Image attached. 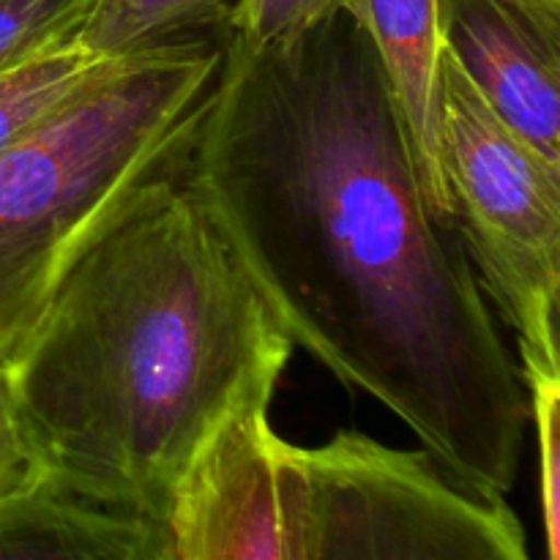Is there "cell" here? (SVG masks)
<instances>
[{"label": "cell", "mask_w": 560, "mask_h": 560, "mask_svg": "<svg viewBox=\"0 0 560 560\" xmlns=\"http://www.w3.org/2000/svg\"><path fill=\"white\" fill-rule=\"evenodd\" d=\"M113 60L96 58L77 42H66L0 71V151L63 107Z\"/></svg>", "instance_id": "cell-11"}, {"label": "cell", "mask_w": 560, "mask_h": 560, "mask_svg": "<svg viewBox=\"0 0 560 560\" xmlns=\"http://www.w3.org/2000/svg\"><path fill=\"white\" fill-rule=\"evenodd\" d=\"M238 0H96L74 42L96 58H124L184 38H228Z\"/></svg>", "instance_id": "cell-10"}, {"label": "cell", "mask_w": 560, "mask_h": 560, "mask_svg": "<svg viewBox=\"0 0 560 560\" xmlns=\"http://www.w3.org/2000/svg\"><path fill=\"white\" fill-rule=\"evenodd\" d=\"M293 457L306 560H534L506 498L468 490L424 452L337 432Z\"/></svg>", "instance_id": "cell-5"}, {"label": "cell", "mask_w": 560, "mask_h": 560, "mask_svg": "<svg viewBox=\"0 0 560 560\" xmlns=\"http://www.w3.org/2000/svg\"><path fill=\"white\" fill-rule=\"evenodd\" d=\"M0 560H180L167 514L47 476L0 501Z\"/></svg>", "instance_id": "cell-8"}, {"label": "cell", "mask_w": 560, "mask_h": 560, "mask_svg": "<svg viewBox=\"0 0 560 560\" xmlns=\"http://www.w3.org/2000/svg\"><path fill=\"white\" fill-rule=\"evenodd\" d=\"M348 0H238L230 42L268 47L288 42L345 9Z\"/></svg>", "instance_id": "cell-14"}, {"label": "cell", "mask_w": 560, "mask_h": 560, "mask_svg": "<svg viewBox=\"0 0 560 560\" xmlns=\"http://www.w3.org/2000/svg\"><path fill=\"white\" fill-rule=\"evenodd\" d=\"M441 49L512 129L560 162V0H441Z\"/></svg>", "instance_id": "cell-7"}, {"label": "cell", "mask_w": 560, "mask_h": 560, "mask_svg": "<svg viewBox=\"0 0 560 560\" xmlns=\"http://www.w3.org/2000/svg\"><path fill=\"white\" fill-rule=\"evenodd\" d=\"M96 0H0V71L74 42Z\"/></svg>", "instance_id": "cell-13"}, {"label": "cell", "mask_w": 560, "mask_h": 560, "mask_svg": "<svg viewBox=\"0 0 560 560\" xmlns=\"http://www.w3.org/2000/svg\"><path fill=\"white\" fill-rule=\"evenodd\" d=\"M528 419L539 441V492L547 560H560V364H520Z\"/></svg>", "instance_id": "cell-12"}, {"label": "cell", "mask_w": 560, "mask_h": 560, "mask_svg": "<svg viewBox=\"0 0 560 560\" xmlns=\"http://www.w3.org/2000/svg\"><path fill=\"white\" fill-rule=\"evenodd\" d=\"M438 162L454 228L517 331L520 361L560 364V162L512 129L443 49Z\"/></svg>", "instance_id": "cell-4"}, {"label": "cell", "mask_w": 560, "mask_h": 560, "mask_svg": "<svg viewBox=\"0 0 560 560\" xmlns=\"http://www.w3.org/2000/svg\"><path fill=\"white\" fill-rule=\"evenodd\" d=\"M222 58L224 38L115 58L0 151V366L20 353L93 235L184 159Z\"/></svg>", "instance_id": "cell-3"}, {"label": "cell", "mask_w": 560, "mask_h": 560, "mask_svg": "<svg viewBox=\"0 0 560 560\" xmlns=\"http://www.w3.org/2000/svg\"><path fill=\"white\" fill-rule=\"evenodd\" d=\"M180 175L290 342L459 485L509 495L530 424L517 355L350 11L268 47L224 38Z\"/></svg>", "instance_id": "cell-1"}, {"label": "cell", "mask_w": 560, "mask_h": 560, "mask_svg": "<svg viewBox=\"0 0 560 560\" xmlns=\"http://www.w3.org/2000/svg\"><path fill=\"white\" fill-rule=\"evenodd\" d=\"M392 82L421 184L432 208L452 222L438 162V77H441V0H348Z\"/></svg>", "instance_id": "cell-9"}, {"label": "cell", "mask_w": 560, "mask_h": 560, "mask_svg": "<svg viewBox=\"0 0 560 560\" xmlns=\"http://www.w3.org/2000/svg\"><path fill=\"white\" fill-rule=\"evenodd\" d=\"M180 162L74 257L9 364L49 476L156 514L230 416L271 402L295 348Z\"/></svg>", "instance_id": "cell-2"}, {"label": "cell", "mask_w": 560, "mask_h": 560, "mask_svg": "<svg viewBox=\"0 0 560 560\" xmlns=\"http://www.w3.org/2000/svg\"><path fill=\"white\" fill-rule=\"evenodd\" d=\"M47 476V465L22 416L9 366H0V501L38 485Z\"/></svg>", "instance_id": "cell-15"}, {"label": "cell", "mask_w": 560, "mask_h": 560, "mask_svg": "<svg viewBox=\"0 0 560 560\" xmlns=\"http://www.w3.org/2000/svg\"><path fill=\"white\" fill-rule=\"evenodd\" d=\"M268 408L230 416L175 487L167 520L180 560H306L293 443L273 432Z\"/></svg>", "instance_id": "cell-6"}]
</instances>
